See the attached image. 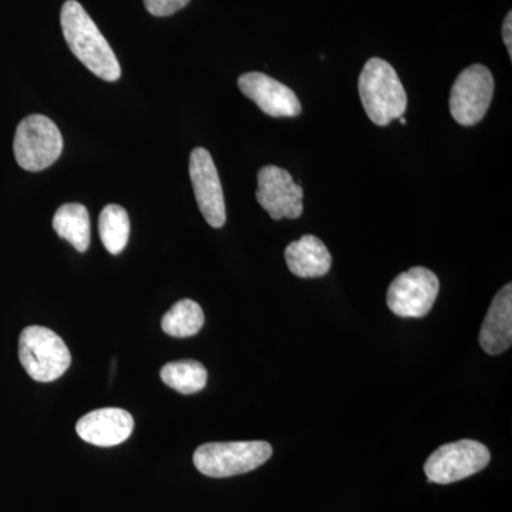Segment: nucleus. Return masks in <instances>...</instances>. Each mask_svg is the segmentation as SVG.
<instances>
[{
	"instance_id": "1",
	"label": "nucleus",
	"mask_w": 512,
	"mask_h": 512,
	"mask_svg": "<svg viewBox=\"0 0 512 512\" xmlns=\"http://www.w3.org/2000/svg\"><path fill=\"white\" fill-rule=\"evenodd\" d=\"M60 22L73 55L100 79L117 82L121 76L119 60L83 6L76 0H67L60 13Z\"/></svg>"
},
{
	"instance_id": "2",
	"label": "nucleus",
	"mask_w": 512,
	"mask_h": 512,
	"mask_svg": "<svg viewBox=\"0 0 512 512\" xmlns=\"http://www.w3.org/2000/svg\"><path fill=\"white\" fill-rule=\"evenodd\" d=\"M359 94L367 117L384 127L400 119L407 109V94L396 70L386 60H367L359 76Z\"/></svg>"
},
{
	"instance_id": "3",
	"label": "nucleus",
	"mask_w": 512,
	"mask_h": 512,
	"mask_svg": "<svg viewBox=\"0 0 512 512\" xmlns=\"http://www.w3.org/2000/svg\"><path fill=\"white\" fill-rule=\"evenodd\" d=\"M271 456L272 447L266 441L207 443L195 450L194 466L204 476L227 478L254 471Z\"/></svg>"
},
{
	"instance_id": "4",
	"label": "nucleus",
	"mask_w": 512,
	"mask_h": 512,
	"mask_svg": "<svg viewBox=\"0 0 512 512\" xmlns=\"http://www.w3.org/2000/svg\"><path fill=\"white\" fill-rule=\"evenodd\" d=\"M19 359L26 373L40 383L55 382L72 363V355L63 339L43 326L23 329L19 338Z\"/></svg>"
},
{
	"instance_id": "5",
	"label": "nucleus",
	"mask_w": 512,
	"mask_h": 512,
	"mask_svg": "<svg viewBox=\"0 0 512 512\" xmlns=\"http://www.w3.org/2000/svg\"><path fill=\"white\" fill-rule=\"evenodd\" d=\"M13 153L23 170H46L63 153V137L49 117L32 114L20 121L13 140Z\"/></svg>"
},
{
	"instance_id": "6",
	"label": "nucleus",
	"mask_w": 512,
	"mask_h": 512,
	"mask_svg": "<svg viewBox=\"0 0 512 512\" xmlns=\"http://www.w3.org/2000/svg\"><path fill=\"white\" fill-rule=\"evenodd\" d=\"M490 450L476 440H460L437 448L424 464L430 483L453 484L480 473L490 464Z\"/></svg>"
},
{
	"instance_id": "7",
	"label": "nucleus",
	"mask_w": 512,
	"mask_h": 512,
	"mask_svg": "<svg viewBox=\"0 0 512 512\" xmlns=\"http://www.w3.org/2000/svg\"><path fill=\"white\" fill-rule=\"evenodd\" d=\"M439 292L440 281L437 275L423 266H414L390 284L387 306L400 318H424L436 303Z\"/></svg>"
},
{
	"instance_id": "8",
	"label": "nucleus",
	"mask_w": 512,
	"mask_h": 512,
	"mask_svg": "<svg viewBox=\"0 0 512 512\" xmlns=\"http://www.w3.org/2000/svg\"><path fill=\"white\" fill-rule=\"evenodd\" d=\"M494 96V77L483 64L458 74L450 94V111L461 126H476L484 119Z\"/></svg>"
},
{
	"instance_id": "9",
	"label": "nucleus",
	"mask_w": 512,
	"mask_h": 512,
	"mask_svg": "<svg viewBox=\"0 0 512 512\" xmlns=\"http://www.w3.org/2000/svg\"><path fill=\"white\" fill-rule=\"evenodd\" d=\"M256 200L272 220H296L303 212V190L291 173L276 165H266L258 173Z\"/></svg>"
},
{
	"instance_id": "10",
	"label": "nucleus",
	"mask_w": 512,
	"mask_h": 512,
	"mask_svg": "<svg viewBox=\"0 0 512 512\" xmlns=\"http://www.w3.org/2000/svg\"><path fill=\"white\" fill-rule=\"evenodd\" d=\"M190 177L194 187L195 200L204 215L205 221L212 228H222L227 221L224 191L217 167L210 151L195 148L190 157Z\"/></svg>"
},
{
	"instance_id": "11",
	"label": "nucleus",
	"mask_w": 512,
	"mask_h": 512,
	"mask_svg": "<svg viewBox=\"0 0 512 512\" xmlns=\"http://www.w3.org/2000/svg\"><path fill=\"white\" fill-rule=\"evenodd\" d=\"M242 94L271 117H296L302 113L301 101L292 89L268 74L251 72L238 79Z\"/></svg>"
},
{
	"instance_id": "12",
	"label": "nucleus",
	"mask_w": 512,
	"mask_h": 512,
	"mask_svg": "<svg viewBox=\"0 0 512 512\" xmlns=\"http://www.w3.org/2000/svg\"><path fill=\"white\" fill-rule=\"evenodd\" d=\"M134 429L133 416L123 409H99L77 421L80 439L97 447H113L124 443Z\"/></svg>"
},
{
	"instance_id": "13",
	"label": "nucleus",
	"mask_w": 512,
	"mask_h": 512,
	"mask_svg": "<svg viewBox=\"0 0 512 512\" xmlns=\"http://www.w3.org/2000/svg\"><path fill=\"white\" fill-rule=\"evenodd\" d=\"M512 343V286L494 296L480 332V346L491 356L501 355Z\"/></svg>"
},
{
	"instance_id": "14",
	"label": "nucleus",
	"mask_w": 512,
	"mask_h": 512,
	"mask_svg": "<svg viewBox=\"0 0 512 512\" xmlns=\"http://www.w3.org/2000/svg\"><path fill=\"white\" fill-rule=\"evenodd\" d=\"M286 265L299 278H320L330 271L332 255L315 235H303L285 251Z\"/></svg>"
},
{
	"instance_id": "15",
	"label": "nucleus",
	"mask_w": 512,
	"mask_h": 512,
	"mask_svg": "<svg viewBox=\"0 0 512 512\" xmlns=\"http://www.w3.org/2000/svg\"><path fill=\"white\" fill-rule=\"evenodd\" d=\"M53 229L60 238L66 239L79 252H86L90 247V215L82 204H64L53 217Z\"/></svg>"
},
{
	"instance_id": "16",
	"label": "nucleus",
	"mask_w": 512,
	"mask_h": 512,
	"mask_svg": "<svg viewBox=\"0 0 512 512\" xmlns=\"http://www.w3.org/2000/svg\"><path fill=\"white\" fill-rule=\"evenodd\" d=\"M161 380L175 392L194 394L204 389L208 372L197 360H178V362L167 363L161 369Z\"/></svg>"
},
{
	"instance_id": "17",
	"label": "nucleus",
	"mask_w": 512,
	"mask_h": 512,
	"mask_svg": "<svg viewBox=\"0 0 512 512\" xmlns=\"http://www.w3.org/2000/svg\"><path fill=\"white\" fill-rule=\"evenodd\" d=\"M204 322L205 316L201 306L191 299H183L165 313L161 320V328L173 338H190L200 332Z\"/></svg>"
},
{
	"instance_id": "18",
	"label": "nucleus",
	"mask_w": 512,
	"mask_h": 512,
	"mask_svg": "<svg viewBox=\"0 0 512 512\" xmlns=\"http://www.w3.org/2000/svg\"><path fill=\"white\" fill-rule=\"evenodd\" d=\"M99 232L104 248L111 255L121 254L130 238V218L127 211L117 204L107 205L100 214Z\"/></svg>"
},
{
	"instance_id": "19",
	"label": "nucleus",
	"mask_w": 512,
	"mask_h": 512,
	"mask_svg": "<svg viewBox=\"0 0 512 512\" xmlns=\"http://www.w3.org/2000/svg\"><path fill=\"white\" fill-rule=\"evenodd\" d=\"M190 0H144L146 9L157 18L174 15L178 10L184 9Z\"/></svg>"
},
{
	"instance_id": "20",
	"label": "nucleus",
	"mask_w": 512,
	"mask_h": 512,
	"mask_svg": "<svg viewBox=\"0 0 512 512\" xmlns=\"http://www.w3.org/2000/svg\"><path fill=\"white\" fill-rule=\"evenodd\" d=\"M512 13H508L507 18L504 20L503 25V39L505 46H507L508 53H510V59H512Z\"/></svg>"
},
{
	"instance_id": "21",
	"label": "nucleus",
	"mask_w": 512,
	"mask_h": 512,
	"mask_svg": "<svg viewBox=\"0 0 512 512\" xmlns=\"http://www.w3.org/2000/svg\"><path fill=\"white\" fill-rule=\"evenodd\" d=\"M400 121H402V124H406L407 123L406 119H402V117H400Z\"/></svg>"
}]
</instances>
